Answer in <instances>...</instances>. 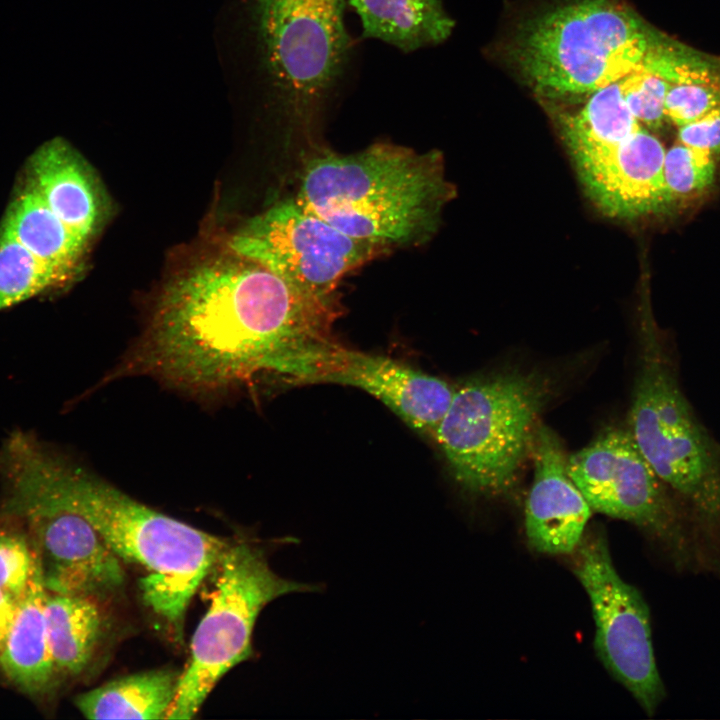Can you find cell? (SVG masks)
I'll return each mask as SVG.
<instances>
[{
    "label": "cell",
    "mask_w": 720,
    "mask_h": 720,
    "mask_svg": "<svg viewBox=\"0 0 720 720\" xmlns=\"http://www.w3.org/2000/svg\"><path fill=\"white\" fill-rule=\"evenodd\" d=\"M22 533L0 528V591L17 600L31 577L34 553Z\"/></svg>",
    "instance_id": "27"
},
{
    "label": "cell",
    "mask_w": 720,
    "mask_h": 720,
    "mask_svg": "<svg viewBox=\"0 0 720 720\" xmlns=\"http://www.w3.org/2000/svg\"><path fill=\"white\" fill-rule=\"evenodd\" d=\"M346 0H257L264 60L286 104L304 117L344 72L350 40Z\"/></svg>",
    "instance_id": "10"
},
{
    "label": "cell",
    "mask_w": 720,
    "mask_h": 720,
    "mask_svg": "<svg viewBox=\"0 0 720 720\" xmlns=\"http://www.w3.org/2000/svg\"><path fill=\"white\" fill-rule=\"evenodd\" d=\"M66 281L0 228V311Z\"/></svg>",
    "instance_id": "23"
},
{
    "label": "cell",
    "mask_w": 720,
    "mask_h": 720,
    "mask_svg": "<svg viewBox=\"0 0 720 720\" xmlns=\"http://www.w3.org/2000/svg\"><path fill=\"white\" fill-rule=\"evenodd\" d=\"M715 156L676 143L665 153L664 179L671 203L702 192L715 177Z\"/></svg>",
    "instance_id": "25"
},
{
    "label": "cell",
    "mask_w": 720,
    "mask_h": 720,
    "mask_svg": "<svg viewBox=\"0 0 720 720\" xmlns=\"http://www.w3.org/2000/svg\"><path fill=\"white\" fill-rule=\"evenodd\" d=\"M639 336L627 431L697 530L720 541V447L694 415L655 330L645 325Z\"/></svg>",
    "instance_id": "5"
},
{
    "label": "cell",
    "mask_w": 720,
    "mask_h": 720,
    "mask_svg": "<svg viewBox=\"0 0 720 720\" xmlns=\"http://www.w3.org/2000/svg\"><path fill=\"white\" fill-rule=\"evenodd\" d=\"M11 515L27 528L48 592L96 597L123 587L121 559L79 513L28 490L13 500Z\"/></svg>",
    "instance_id": "13"
},
{
    "label": "cell",
    "mask_w": 720,
    "mask_h": 720,
    "mask_svg": "<svg viewBox=\"0 0 720 720\" xmlns=\"http://www.w3.org/2000/svg\"><path fill=\"white\" fill-rule=\"evenodd\" d=\"M366 37L410 52L440 43L454 23L438 0H348Z\"/></svg>",
    "instance_id": "19"
},
{
    "label": "cell",
    "mask_w": 720,
    "mask_h": 720,
    "mask_svg": "<svg viewBox=\"0 0 720 720\" xmlns=\"http://www.w3.org/2000/svg\"><path fill=\"white\" fill-rule=\"evenodd\" d=\"M567 469L593 511L638 526L663 543L676 565L690 564L697 554L695 523L627 429L602 432L567 457Z\"/></svg>",
    "instance_id": "8"
},
{
    "label": "cell",
    "mask_w": 720,
    "mask_h": 720,
    "mask_svg": "<svg viewBox=\"0 0 720 720\" xmlns=\"http://www.w3.org/2000/svg\"><path fill=\"white\" fill-rule=\"evenodd\" d=\"M212 574L210 606L191 639L165 719H192L219 680L251 657L254 626L265 606L286 594L320 590L279 576L265 551L248 542L230 544Z\"/></svg>",
    "instance_id": "7"
},
{
    "label": "cell",
    "mask_w": 720,
    "mask_h": 720,
    "mask_svg": "<svg viewBox=\"0 0 720 720\" xmlns=\"http://www.w3.org/2000/svg\"><path fill=\"white\" fill-rule=\"evenodd\" d=\"M266 372L291 384L335 383L360 388L392 409L407 424L434 437L454 388L399 361L348 349L327 337L290 348Z\"/></svg>",
    "instance_id": "12"
},
{
    "label": "cell",
    "mask_w": 720,
    "mask_h": 720,
    "mask_svg": "<svg viewBox=\"0 0 720 720\" xmlns=\"http://www.w3.org/2000/svg\"><path fill=\"white\" fill-rule=\"evenodd\" d=\"M28 185L86 245L105 212L103 192L88 164L62 138L42 144L27 167Z\"/></svg>",
    "instance_id": "16"
},
{
    "label": "cell",
    "mask_w": 720,
    "mask_h": 720,
    "mask_svg": "<svg viewBox=\"0 0 720 720\" xmlns=\"http://www.w3.org/2000/svg\"><path fill=\"white\" fill-rule=\"evenodd\" d=\"M619 84L635 118L650 128H660L666 118L665 98L670 84L642 64L619 80Z\"/></svg>",
    "instance_id": "26"
},
{
    "label": "cell",
    "mask_w": 720,
    "mask_h": 720,
    "mask_svg": "<svg viewBox=\"0 0 720 720\" xmlns=\"http://www.w3.org/2000/svg\"><path fill=\"white\" fill-rule=\"evenodd\" d=\"M719 106L720 85L670 84L665 98V117L680 127Z\"/></svg>",
    "instance_id": "28"
},
{
    "label": "cell",
    "mask_w": 720,
    "mask_h": 720,
    "mask_svg": "<svg viewBox=\"0 0 720 720\" xmlns=\"http://www.w3.org/2000/svg\"><path fill=\"white\" fill-rule=\"evenodd\" d=\"M229 246L304 294L325 300L336 299L346 274L386 251L341 232L296 197L249 219Z\"/></svg>",
    "instance_id": "9"
},
{
    "label": "cell",
    "mask_w": 720,
    "mask_h": 720,
    "mask_svg": "<svg viewBox=\"0 0 720 720\" xmlns=\"http://www.w3.org/2000/svg\"><path fill=\"white\" fill-rule=\"evenodd\" d=\"M11 461L47 494L82 515L123 561L145 571V604L181 639L188 606L230 546L155 511L50 447L32 432L11 441Z\"/></svg>",
    "instance_id": "2"
},
{
    "label": "cell",
    "mask_w": 720,
    "mask_h": 720,
    "mask_svg": "<svg viewBox=\"0 0 720 720\" xmlns=\"http://www.w3.org/2000/svg\"><path fill=\"white\" fill-rule=\"evenodd\" d=\"M17 600L12 599L0 591V650L2 649L10 627L12 625Z\"/></svg>",
    "instance_id": "30"
},
{
    "label": "cell",
    "mask_w": 720,
    "mask_h": 720,
    "mask_svg": "<svg viewBox=\"0 0 720 720\" xmlns=\"http://www.w3.org/2000/svg\"><path fill=\"white\" fill-rule=\"evenodd\" d=\"M45 618L57 673L78 675L91 661L104 620L93 597L46 593Z\"/></svg>",
    "instance_id": "21"
},
{
    "label": "cell",
    "mask_w": 720,
    "mask_h": 720,
    "mask_svg": "<svg viewBox=\"0 0 720 720\" xmlns=\"http://www.w3.org/2000/svg\"><path fill=\"white\" fill-rule=\"evenodd\" d=\"M573 553V570L591 603L597 655L653 715L665 688L655 661L649 608L639 591L618 574L601 532L584 534Z\"/></svg>",
    "instance_id": "11"
},
{
    "label": "cell",
    "mask_w": 720,
    "mask_h": 720,
    "mask_svg": "<svg viewBox=\"0 0 720 720\" xmlns=\"http://www.w3.org/2000/svg\"><path fill=\"white\" fill-rule=\"evenodd\" d=\"M454 194L440 152L375 143L309 157L295 197L341 232L388 250L431 239Z\"/></svg>",
    "instance_id": "3"
},
{
    "label": "cell",
    "mask_w": 720,
    "mask_h": 720,
    "mask_svg": "<svg viewBox=\"0 0 720 720\" xmlns=\"http://www.w3.org/2000/svg\"><path fill=\"white\" fill-rule=\"evenodd\" d=\"M669 84L720 85V58L654 36L641 63Z\"/></svg>",
    "instance_id": "24"
},
{
    "label": "cell",
    "mask_w": 720,
    "mask_h": 720,
    "mask_svg": "<svg viewBox=\"0 0 720 720\" xmlns=\"http://www.w3.org/2000/svg\"><path fill=\"white\" fill-rule=\"evenodd\" d=\"M180 673L157 669L112 680L75 699L87 719H165Z\"/></svg>",
    "instance_id": "20"
},
{
    "label": "cell",
    "mask_w": 720,
    "mask_h": 720,
    "mask_svg": "<svg viewBox=\"0 0 720 720\" xmlns=\"http://www.w3.org/2000/svg\"><path fill=\"white\" fill-rule=\"evenodd\" d=\"M654 36L617 0H570L529 20L512 55L538 92L592 94L640 65Z\"/></svg>",
    "instance_id": "6"
},
{
    "label": "cell",
    "mask_w": 720,
    "mask_h": 720,
    "mask_svg": "<svg viewBox=\"0 0 720 720\" xmlns=\"http://www.w3.org/2000/svg\"><path fill=\"white\" fill-rule=\"evenodd\" d=\"M554 391L550 374L519 369L475 376L454 388L433 438L460 487L487 498L512 492Z\"/></svg>",
    "instance_id": "4"
},
{
    "label": "cell",
    "mask_w": 720,
    "mask_h": 720,
    "mask_svg": "<svg viewBox=\"0 0 720 720\" xmlns=\"http://www.w3.org/2000/svg\"><path fill=\"white\" fill-rule=\"evenodd\" d=\"M245 260L201 264L171 282L114 375L212 391L266 372L286 350L328 336L336 300L304 294Z\"/></svg>",
    "instance_id": "1"
},
{
    "label": "cell",
    "mask_w": 720,
    "mask_h": 720,
    "mask_svg": "<svg viewBox=\"0 0 720 720\" xmlns=\"http://www.w3.org/2000/svg\"><path fill=\"white\" fill-rule=\"evenodd\" d=\"M678 141L713 156L720 154V106L678 127Z\"/></svg>",
    "instance_id": "29"
},
{
    "label": "cell",
    "mask_w": 720,
    "mask_h": 720,
    "mask_svg": "<svg viewBox=\"0 0 720 720\" xmlns=\"http://www.w3.org/2000/svg\"><path fill=\"white\" fill-rule=\"evenodd\" d=\"M665 153L662 143L640 128L622 142L574 162L585 191L603 213L632 219L671 204Z\"/></svg>",
    "instance_id": "14"
},
{
    "label": "cell",
    "mask_w": 720,
    "mask_h": 720,
    "mask_svg": "<svg viewBox=\"0 0 720 720\" xmlns=\"http://www.w3.org/2000/svg\"><path fill=\"white\" fill-rule=\"evenodd\" d=\"M46 593L40 565L34 554L31 577L17 599L15 616L0 650V668L4 675L20 690L31 695L46 692L57 674L45 618Z\"/></svg>",
    "instance_id": "17"
},
{
    "label": "cell",
    "mask_w": 720,
    "mask_h": 720,
    "mask_svg": "<svg viewBox=\"0 0 720 720\" xmlns=\"http://www.w3.org/2000/svg\"><path fill=\"white\" fill-rule=\"evenodd\" d=\"M0 228L67 280L87 246L26 184L11 201Z\"/></svg>",
    "instance_id": "18"
},
{
    "label": "cell",
    "mask_w": 720,
    "mask_h": 720,
    "mask_svg": "<svg viewBox=\"0 0 720 720\" xmlns=\"http://www.w3.org/2000/svg\"><path fill=\"white\" fill-rule=\"evenodd\" d=\"M559 120L573 161L614 146L641 128L623 98L619 81L593 92L583 108Z\"/></svg>",
    "instance_id": "22"
},
{
    "label": "cell",
    "mask_w": 720,
    "mask_h": 720,
    "mask_svg": "<svg viewBox=\"0 0 720 720\" xmlns=\"http://www.w3.org/2000/svg\"><path fill=\"white\" fill-rule=\"evenodd\" d=\"M534 473L525 506V531L537 552L566 555L582 540L592 509L571 479L558 435L538 422L530 453Z\"/></svg>",
    "instance_id": "15"
}]
</instances>
